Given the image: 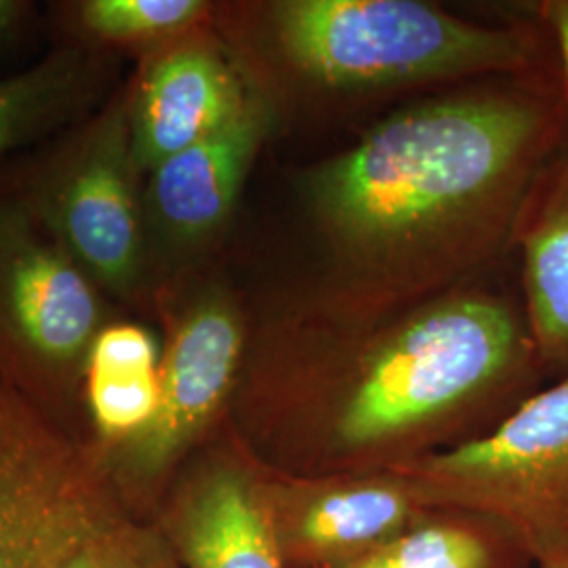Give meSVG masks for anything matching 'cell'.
<instances>
[{"label":"cell","instance_id":"6da1fadb","mask_svg":"<svg viewBox=\"0 0 568 568\" xmlns=\"http://www.w3.org/2000/svg\"><path fill=\"white\" fill-rule=\"evenodd\" d=\"M546 379L525 310L488 291L314 304L248 331L227 427L281 474L394 471L487 434Z\"/></svg>","mask_w":568,"mask_h":568},{"label":"cell","instance_id":"7a4b0ae2","mask_svg":"<svg viewBox=\"0 0 568 568\" xmlns=\"http://www.w3.org/2000/svg\"><path fill=\"white\" fill-rule=\"evenodd\" d=\"M567 135V98L539 70L377 122L305 182L328 267L316 304L384 312L462 288L514 244Z\"/></svg>","mask_w":568,"mask_h":568},{"label":"cell","instance_id":"3957f363","mask_svg":"<svg viewBox=\"0 0 568 568\" xmlns=\"http://www.w3.org/2000/svg\"><path fill=\"white\" fill-rule=\"evenodd\" d=\"M264 39L288 72L328 91H382L539 70V34L483 26L417 0H278Z\"/></svg>","mask_w":568,"mask_h":568},{"label":"cell","instance_id":"277c9868","mask_svg":"<svg viewBox=\"0 0 568 568\" xmlns=\"http://www.w3.org/2000/svg\"><path fill=\"white\" fill-rule=\"evenodd\" d=\"M426 508L485 514L546 567L568 558V373L459 447L394 469Z\"/></svg>","mask_w":568,"mask_h":568},{"label":"cell","instance_id":"5b68a950","mask_svg":"<svg viewBox=\"0 0 568 568\" xmlns=\"http://www.w3.org/2000/svg\"><path fill=\"white\" fill-rule=\"evenodd\" d=\"M246 344L248 326L230 293L209 288L187 304L164 345L154 417L119 445L98 447L112 480L161 504L182 467L227 426Z\"/></svg>","mask_w":568,"mask_h":568},{"label":"cell","instance_id":"8992f818","mask_svg":"<svg viewBox=\"0 0 568 568\" xmlns=\"http://www.w3.org/2000/svg\"><path fill=\"white\" fill-rule=\"evenodd\" d=\"M129 103L131 91L103 103L53 159L34 201L23 199L89 278L122 300L142 291L148 265Z\"/></svg>","mask_w":568,"mask_h":568},{"label":"cell","instance_id":"52a82bcc","mask_svg":"<svg viewBox=\"0 0 568 568\" xmlns=\"http://www.w3.org/2000/svg\"><path fill=\"white\" fill-rule=\"evenodd\" d=\"M102 293L26 201H0V368L84 373L105 326Z\"/></svg>","mask_w":568,"mask_h":568},{"label":"cell","instance_id":"ba28073f","mask_svg":"<svg viewBox=\"0 0 568 568\" xmlns=\"http://www.w3.org/2000/svg\"><path fill=\"white\" fill-rule=\"evenodd\" d=\"M100 448L65 438L0 377V568H42L116 499Z\"/></svg>","mask_w":568,"mask_h":568},{"label":"cell","instance_id":"9c48e42d","mask_svg":"<svg viewBox=\"0 0 568 568\" xmlns=\"http://www.w3.org/2000/svg\"><path fill=\"white\" fill-rule=\"evenodd\" d=\"M265 508L286 568H335L384 548L427 509L398 471L293 476L265 467Z\"/></svg>","mask_w":568,"mask_h":568},{"label":"cell","instance_id":"30bf717a","mask_svg":"<svg viewBox=\"0 0 568 568\" xmlns=\"http://www.w3.org/2000/svg\"><path fill=\"white\" fill-rule=\"evenodd\" d=\"M265 466L225 426L175 476L156 525L185 568H286L265 508Z\"/></svg>","mask_w":568,"mask_h":568},{"label":"cell","instance_id":"8fae6325","mask_svg":"<svg viewBox=\"0 0 568 568\" xmlns=\"http://www.w3.org/2000/svg\"><path fill=\"white\" fill-rule=\"evenodd\" d=\"M201 28L154 47L129 89L131 152L140 175L222 129L251 95L234 63Z\"/></svg>","mask_w":568,"mask_h":568},{"label":"cell","instance_id":"7c38bea8","mask_svg":"<svg viewBox=\"0 0 568 568\" xmlns=\"http://www.w3.org/2000/svg\"><path fill=\"white\" fill-rule=\"evenodd\" d=\"M270 126L272 108L251 89L232 121L154 166L142 196L145 236L152 227L173 246L213 239L227 224Z\"/></svg>","mask_w":568,"mask_h":568},{"label":"cell","instance_id":"4fadbf2b","mask_svg":"<svg viewBox=\"0 0 568 568\" xmlns=\"http://www.w3.org/2000/svg\"><path fill=\"white\" fill-rule=\"evenodd\" d=\"M528 333L548 377L568 373V145L544 169L516 227Z\"/></svg>","mask_w":568,"mask_h":568},{"label":"cell","instance_id":"5bb4252c","mask_svg":"<svg viewBox=\"0 0 568 568\" xmlns=\"http://www.w3.org/2000/svg\"><path fill=\"white\" fill-rule=\"evenodd\" d=\"M108 79L100 55L61 49L0 81V159L55 126L79 121L102 100Z\"/></svg>","mask_w":568,"mask_h":568},{"label":"cell","instance_id":"9a60e30c","mask_svg":"<svg viewBox=\"0 0 568 568\" xmlns=\"http://www.w3.org/2000/svg\"><path fill=\"white\" fill-rule=\"evenodd\" d=\"M504 523L466 509L429 508L400 537L335 568H532Z\"/></svg>","mask_w":568,"mask_h":568},{"label":"cell","instance_id":"2e32d148","mask_svg":"<svg viewBox=\"0 0 568 568\" xmlns=\"http://www.w3.org/2000/svg\"><path fill=\"white\" fill-rule=\"evenodd\" d=\"M42 568L185 567L156 520H138L114 499L93 511Z\"/></svg>","mask_w":568,"mask_h":568},{"label":"cell","instance_id":"e0dca14e","mask_svg":"<svg viewBox=\"0 0 568 568\" xmlns=\"http://www.w3.org/2000/svg\"><path fill=\"white\" fill-rule=\"evenodd\" d=\"M203 0H87L79 7L84 32L98 41L163 44L203 26Z\"/></svg>","mask_w":568,"mask_h":568},{"label":"cell","instance_id":"ac0fdd59","mask_svg":"<svg viewBox=\"0 0 568 568\" xmlns=\"http://www.w3.org/2000/svg\"><path fill=\"white\" fill-rule=\"evenodd\" d=\"M87 400L102 436L100 447L119 445L150 424L156 413L159 368L87 366Z\"/></svg>","mask_w":568,"mask_h":568},{"label":"cell","instance_id":"d6986e66","mask_svg":"<svg viewBox=\"0 0 568 568\" xmlns=\"http://www.w3.org/2000/svg\"><path fill=\"white\" fill-rule=\"evenodd\" d=\"M537 13L541 23L546 26L551 39L556 42L560 65H562V81H565V98L568 103V0H546L537 4Z\"/></svg>","mask_w":568,"mask_h":568},{"label":"cell","instance_id":"ffe728a7","mask_svg":"<svg viewBox=\"0 0 568 568\" xmlns=\"http://www.w3.org/2000/svg\"><path fill=\"white\" fill-rule=\"evenodd\" d=\"M28 11L26 2L18 0H0V42L16 34L23 16Z\"/></svg>","mask_w":568,"mask_h":568},{"label":"cell","instance_id":"44dd1931","mask_svg":"<svg viewBox=\"0 0 568 568\" xmlns=\"http://www.w3.org/2000/svg\"><path fill=\"white\" fill-rule=\"evenodd\" d=\"M537 568H568V558L567 560H560V562H554V565H546V567Z\"/></svg>","mask_w":568,"mask_h":568}]
</instances>
